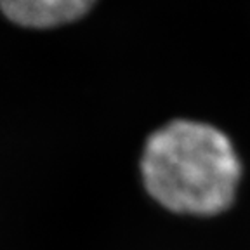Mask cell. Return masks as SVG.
Returning <instances> with one entry per match:
<instances>
[{
  "instance_id": "cell-1",
  "label": "cell",
  "mask_w": 250,
  "mask_h": 250,
  "mask_svg": "<svg viewBox=\"0 0 250 250\" xmlns=\"http://www.w3.org/2000/svg\"><path fill=\"white\" fill-rule=\"evenodd\" d=\"M242 172L238 153L223 130L183 118L155 130L141 158L146 193L183 217L208 219L229 210Z\"/></svg>"
},
{
  "instance_id": "cell-2",
  "label": "cell",
  "mask_w": 250,
  "mask_h": 250,
  "mask_svg": "<svg viewBox=\"0 0 250 250\" xmlns=\"http://www.w3.org/2000/svg\"><path fill=\"white\" fill-rule=\"evenodd\" d=\"M98 0H0L12 23L26 28H54L80 20Z\"/></svg>"
}]
</instances>
